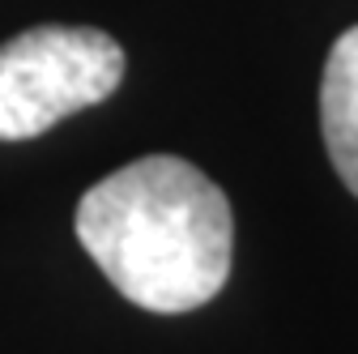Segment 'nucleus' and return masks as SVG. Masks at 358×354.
Here are the masks:
<instances>
[{"label":"nucleus","instance_id":"nucleus-1","mask_svg":"<svg viewBox=\"0 0 358 354\" xmlns=\"http://www.w3.org/2000/svg\"><path fill=\"white\" fill-rule=\"evenodd\" d=\"M77 239L128 303L179 316L227 286L235 218L227 192L201 167L150 154L81 197Z\"/></svg>","mask_w":358,"mask_h":354},{"label":"nucleus","instance_id":"nucleus-2","mask_svg":"<svg viewBox=\"0 0 358 354\" xmlns=\"http://www.w3.org/2000/svg\"><path fill=\"white\" fill-rule=\"evenodd\" d=\"M124 81V48L94 26H34L0 48V141H30L99 107Z\"/></svg>","mask_w":358,"mask_h":354},{"label":"nucleus","instance_id":"nucleus-3","mask_svg":"<svg viewBox=\"0 0 358 354\" xmlns=\"http://www.w3.org/2000/svg\"><path fill=\"white\" fill-rule=\"evenodd\" d=\"M320 128L341 184L358 197V26H350L329 52L320 81Z\"/></svg>","mask_w":358,"mask_h":354}]
</instances>
